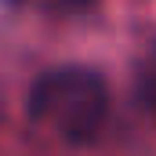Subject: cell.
I'll return each instance as SVG.
<instances>
[{"instance_id":"obj_1","label":"cell","mask_w":156,"mask_h":156,"mask_svg":"<svg viewBox=\"0 0 156 156\" xmlns=\"http://www.w3.org/2000/svg\"><path fill=\"white\" fill-rule=\"evenodd\" d=\"M29 116L51 127L58 138L87 145L102 134L109 120V87L94 69L83 66L51 69L29 91Z\"/></svg>"},{"instance_id":"obj_2","label":"cell","mask_w":156,"mask_h":156,"mask_svg":"<svg viewBox=\"0 0 156 156\" xmlns=\"http://www.w3.org/2000/svg\"><path fill=\"white\" fill-rule=\"evenodd\" d=\"M62 4H66V7H87L91 0H62Z\"/></svg>"}]
</instances>
